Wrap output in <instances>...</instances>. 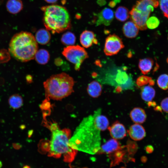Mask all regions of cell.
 <instances>
[{
    "label": "cell",
    "mask_w": 168,
    "mask_h": 168,
    "mask_svg": "<svg viewBox=\"0 0 168 168\" xmlns=\"http://www.w3.org/2000/svg\"><path fill=\"white\" fill-rule=\"evenodd\" d=\"M100 131L95 126L93 115L84 118L69 140L73 149L89 154L98 153L101 146Z\"/></svg>",
    "instance_id": "1"
},
{
    "label": "cell",
    "mask_w": 168,
    "mask_h": 168,
    "mask_svg": "<svg viewBox=\"0 0 168 168\" xmlns=\"http://www.w3.org/2000/svg\"><path fill=\"white\" fill-rule=\"evenodd\" d=\"M38 48V43L34 35L30 32L22 31L12 37L9 50L16 59L26 62L34 58Z\"/></svg>",
    "instance_id": "2"
},
{
    "label": "cell",
    "mask_w": 168,
    "mask_h": 168,
    "mask_svg": "<svg viewBox=\"0 0 168 168\" xmlns=\"http://www.w3.org/2000/svg\"><path fill=\"white\" fill-rule=\"evenodd\" d=\"M74 82L66 73L52 75L43 83L46 98L58 100L68 96L73 92Z\"/></svg>",
    "instance_id": "3"
},
{
    "label": "cell",
    "mask_w": 168,
    "mask_h": 168,
    "mask_svg": "<svg viewBox=\"0 0 168 168\" xmlns=\"http://www.w3.org/2000/svg\"><path fill=\"white\" fill-rule=\"evenodd\" d=\"M42 10L44 12V25L53 33H60L71 27L70 16L64 7L53 5L43 7Z\"/></svg>",
    "instance_id": "4"
},
{
    "label": "cell",
    "mask_w": 168,
    "mask_h": 168,
    "mask_svg": "<svg viewBox=\"0 0 168 168\" xmlns=\"http://www.w3.org/2000/svg\"><path fill=\"white\" fill-rule=\"evenodd\" d=\"M51 133V137L49 147V155L50 156L58 158L63 155L66 156L74 155L77 151L72 149L70 146L69 140L71 137L69 129H60L57 124L51 123L49 126Z\"/></svg>",
    "instance_id": "5"
},
{
    "label": "cell",
    "mask_w": 168,
    "mask_h": 168,
    "mask_svg": "<svg viewBox=\"0 0 168 168\" xmlns=\"http://www.w3.org/2000/svg\"><path fill=\"white\" fill-rule=\"evenodd\" d=\"M159 5L157 0H138L129 12L130 18L141 30H146V21L151 12Z\"/></svg>",
    "instance_id": "6"
},
{
    "label": "cell",
    "mask_w": 168,
    "mask_h": 168,
    "mask_svg": "<svg viewBox=\"0 0 168 168\" xmlns=\"http://www.w3.org/2000/svg\"><path fill=\"white\" fill-rule=\"evenodd\" d=\"M66 59L74 65L75 69L79 71L84 61L88 57L84 47L79 45H73L65 47L62 52Z\"/></svg>",
    "instance_id": "7"
},
{
    "label": "cell",
    "mask_w": 168,
    "mask_h": 168,
    "mask_svg": "<svg viewBox=\"0 0 168 168\" xmlns=\"http://www.w3.org/2000/svg\"><path fill=\"white\" fill-rule=\"evenodd\" d=\"M124 47L121 39L114 34L106 38L104 51L106 55L111 56L117 54Z\"/></svg>",
    "instance_id": "8"
},
{
    "label": "cell",
    "mask_w": 168,
    "mask_h": 168,
    "mask_svg": "<svg viewBox=\"0 0 168 168\" xmlns=\"http://www.w3.org/2000/svg\"><path fill=\"white\" fill-rule=\"evenodd\" d=\"M96 26L103 25H110L114 18V13L111 9L105 7L96 15Z\"/></svg>",
    "instance_id": "9"
},
{
    "label": "cell",
    "mask_w": 168,
    "mask_h": 168,
    "mask_svg": "<svg viewBox=\"0 0 168 168\" xmlns=\"http://www.w3.org/2000/svg\"><path fill=\"white\" fill-rule=\"evenodd\" d=\"M110 133L113 138L121 139L126 135V131L124 126L122 124L116 122L108 128Z\"/></svg>",
    "instance_id": "10"
},
{
    "label": "cell",
    "mask_w": 168,
    "mask_h": 168,
    "mask_svg": "<svg viewBox=\"0 0 168 168\" xmlns=\"http://www.w3.org/2000/svg\"><path fill=\"white\" fill-rule=\"evenodd\" d=\"M100 110H97L93 114V123L95 127L99 131H104L108 127L109 121L107 118L100 114Z\"/></svg>",
    "instance_id": "11"
},
{
    "label": "cell",
    "mask_w": 168,
    "mask_h": 168,
    "mask_svg": "<svg viewBox=\"0 0 168 168\" xmlns=\"http://www.w3.org/2000/svg\"><path fill=\"white\" fill-rule=\"evenodd\" d=\"M128 133L130 138L135 141H139L143 139L146 133L143 127L138 124L132 125L128 131Z\"/></svg>",
    "instance_id": "12"
},
{
    "label": "cell",
    "mask_w": 168,
    "mask_h": 168,
    "mask_svg": "<svg viewBox=\"0 0 168 168\" xmlns=\"http://www.w3.org/2000/svg\"><path fill=\"white\" fill-rule=\"evenodd\" d=\"M80 40L83 47L86 48L91 47L93 44L98 43L94 33L88 30H85L82 32L80 36Z\"/></svg>",
    "instance_id": "13"
},
{
    "label": "cell",
    "mask_w": 168,
    "mask_h": 168,
    "mask_svg": "<svg viewBox=\"0 0 168 168\" xmlns=\"http://www.w3.org/2000/svg\"><path fill=\"white\" fill-rule=\"evenodd\" d=\"M138 27L132 21L126 22L123 25L122 31L125 36L129 38H135L139 32Z\"/></svg>",
    "instance_id": "14"
},
{
    "label": "cell",
    "mask_w": 168,
    "mask_h": 168,
    "mask_svg": "<svg viewBox=\"0 0 168 168\" xmlns=\"http://www.w3.org/2000/svg\"><path fill=\"white\" fill-rule=\"evenodd\" d=\"M130 116L133 122L138 124L144 123L147 118L146 114L144 110L139 107L133 108L130 112Z\"/></svg>",
    "instance_id": "15"
},
{
    "label": "cell",
    "mask_w": 168,
    "mask_h": 168,
    "mask_svg": "<svg viewBox=\"0 0 168 168\" xmlns=\"http://www.w3.org/2000/svg\"><path fill=\"white\" fill-rule=\"evenodd\" d=\"M120 146L117 140L112 138L100 146L98 153H110L119 149Z\"/></svg>",
    "instance_id": "16"
},
{
    "label": "cell",
    "mask_w": 168,
    "mask_h": 168,
    "mask_svg": "<svg viewBox=\"0 0 168 168\" xmlns=\"http://www.w3.org/2000/svg\"><path fill=\"white\" fill-rule=\"evenodd\" d=\"M35 37L37 43L41 45L46 44L51 39L50 34L46 29H41L38 30Z\"/></svg>",
    "instance_id": "17"
},
{
    "label": "cell",
    "mask_w": 168,
    "mask_h": 168,
    "mask_svg": "<svg viewBox=\"0 0 168 168\" xmlns=\"http://www.w3.org/2000/svg\"><path fill=\"white\" fill-rule=\"evenodd\" d=\"M87 92L89 95L93 98H97L101 95L102 86L97 81H94L89 83L87 88Z\"/></svg>",
    "instance_id": "18"
},
{
    "label": "cell",
    "mask_w": 168,
    "mask_h": 168,
    "mask_svg": "<svg viewBox=\"0 0 168 168\" xmlns=\"http://www.w3.org/2000/svg\"><path fill=\"white\" fill-rule=\"evenodd\" d=\"M153 64L154 61L152 59L146 58L139 60L138 67L141 72L146 75L151 71Z\"/></svg>",
    "instance_id": "19"
},
{
    "label": "cell",
    "mask_w": 168,
    "mask_h": 168,
    "mask_svg": "<svg viewBox=\"0 0 168 168\" xmlns=\"http://www.w3.org/2000/svg\"><path fill=\"white\" fill-rule=\"evenodd\" d=\"M6 7L9 12L16 14L22 10L23 5L21 0H8L6 3Z\"/></svg>",
    "instance_id": "20"
},
{
    "label": "cell",
    "mask_w": 168,
    "mask_h": 168,
    "mask_svg": "<svg viewBox=\"0 0 168 168\" xmlns=\"http://www.w3.org/2000/svg\"><path fill=\"white\" fill-rule=\"evenodd\" d=\"M155 94L154 89L150 85L142 86L141 88V97L145 101H151L154 98Z\"/></svg>",
    "instance_id": "21"
},
{
    "label": "cell",
    "mask_w": 168,
    "mask_h": 168,
    "mask_svg": "<svg viewBox=\"0 0 168 168\" xmlns=\"http://www.w3.org/2000/svg\"><path fill=\"white\" fill-rule=\"evenodd\" d=\"M36 62L41 65L47 63L50 59V55L48 51L44 49H40L37 51L35 58Z\"/></svg>",
    "instance_id": "22"
},
{
    "label": "cell",
    "mask_w": 168,
    "mask_h": 168,
    "mask_svg": "<svg viewBox=\"0 0 168 168\" xmlns=\"http://www.w3.org/2000/svg\"><path fill=\"white\" fill-rule=\"evenodd\" d=\"M116 18L121 22H124L129 17V12L126 7L120 6L117 8L115 12Z\"/></svg>",
    "instance_id": "23"
},
{
    "label": "cell",
    "mask_w": 168,
    "mask_h": 168,
    "mask_svg": "<svg viewBox=\"0 0 168 168\" xmlns=\"http://www.w3.org/2000/svg\"><path fill=\"white\" fill-rule=\"evenodd\" d=\"M10 106L14 109H18L23 104V100L22 97L17 94L11 96L8 100Z\"/></svg>",
    "instance_id": "24"
},
{
    "label": "cell",
    "mask_w": 168,
    "mask_h": 168,
    "mask_svg": "<svg viewBox=\"0 0 168 168\" xmlns=\"http://www.w3.org/2000/svg\"><path fill=\"white\" fill-rule=\"evenodd\" d=\"M61 41L63 44L67 46L73 45L75 43L76 37L73 33L67 31L62 35Z\"/></svg>",
    "instance_id": "25"
},
{
    "label": "cell",
    "mask_w": 168,
    "mask_h": 168,
    "mask_svg": "<svg viewBox=\"0 0 168 168\" xmlns=\"http://www.w3.org/2000/svg\"><path fill=\"white\" fill-rule=\"evenodd\" d=\"M157 83L161 89L166 90L168 89V75L164 74L161 75L158 77Z\"/></svg>",
    "instance_id": "26"
},
{
    "label": "cell",
    "mask_w": 168,
    "mask_h": 168,
    "mask_svg": "<svg viewBox=\"0 0 168 168\" xmlns=\"http://www.w3.org/2000/svg\"><path fill=\"white\" fill-rule=\"evenodd\" d=\"M128 78V75L126 72L119 71L116 76L115 80L118 84L124 85L127 83Z\"/></svg>",
    "instance_id": "27"
},
{
    "label": "cell",
    "mask_w": 168,
    "mask_h": 168,
    "mask_svg": "<svg viewBox=\"0 0 168 168\" xmlns=\"http://www.w3.org/2000/svg\"><path fill=\"white\" fill-rule=\"evenodd\" d=\"M146 24L147 28L151 29H153L159 26L160 21L156 17L153 16L148 18Z\"/></svg>",
    "instance_id": "28"
},
{
    "label": "cell",
    "mask_w": 168,
    "mask_h": 168,
    "mask_svg": "<svg viewBox=\"0 0 168 168\" xmlns=\"http://www.w3.org/2000/svg\"><path fill=\"white\" fill-rule=\"evenodd\" d=\"M152 82L151 78L144 75L139 77L136 80V84L139 86H143L148 83L152 84Z\"/></svg>",
    "instance_id": "29"
},
{
    "label": "cell",
    "mask_w": 168,
    "mask_h": 168,
    "mask_svg": "<svg viewBox=\"0 0 168 168\" xmlns=\"http://www.w3.org/2000/svg\"><path fill=\"white\" fill-rule=\"evenodd\" d=\"M158 2L164 16L168 19V0H159Z\"/></svg>",
    "instance_id": "30"
},
{
    "label": "cell",
    "mask_w": 168,
    "mask_h": 168,
    "mask_svg": "<svg viewBox=\"0 0 168 168\" xmlns=\"http://www.w3.org/2000/svg\"><path fill=\"white\" fill-rule=\"evenodd\" d=\"M162 110L166 113H168V97L163 99L161 103Z\"/></svg>",
    "instance_id": "31"
},
{
    "label": "cell",
    "mask_w": 168,
    "mask_h": 168,
    "mask_svg": "<svg viewBox=\"0 0 168 168\" xmlns=\"http://www.w3.org/2000/svg\"><path fill=\"white\" fill-rule=\"evenodd\" d=\"M13 147L16 149H19L21 147V145L18 143H13L12 144Z\"/></svg>",
    "instance_id": "32"
},
{
    "label": "cell",
    "mask_w": 168,
    "mask_h": 168,
    "mask_svg": "<svg viewBox=\"0 0 168 168\" xmlns=\"http://www.w3.org/2000/svg\"><path fill=\"white\" fill-rule=\"evenodd\" d=\"M97 3L99 5L103 6L106 3L105 0H97Z\"/></svg>",
    "instance_id": "33"
},
{
    "label": "cell",
    "mask_w": 168,
    "mask_h": 168,
    "mask_svg": "<svg viewBox=\"0 0 168 168\" xmlns=\"http://www.w3.org/2000/svg\"><path fill=\"white\" fill-rule=\"evenodd\" d=\"M116 5V3L113 1H110L109 3V6L112 7H115Z\"/></svg>",
    "instance_id": "34"
},
{
    "label": "cell",
    "mask_w": 168,
    "mask_h": 168,
    "mask_svg": "<svg viewBox=\"0 0 168 168\" xmlns=\"http://www.w3.org/2000/svg\"><path fill=\"white\" fill-rule=\"evenodd\" d=\"M46 2L49 3H54L56 2L58 0H44Z\"/></svg>",
    "instance_id": "35"
},
{
    "label": "cell",
    "mask_w": 168,
    "mask_h": 168,
    "mask_svg": "<svg viewBox=\"0 0 168 168\" xmlns=\"http://www.w3.org/2000/svg\"><path fill=\"white\" fill-rule=\"evenodd\" d=\"M153 150V148L152 147H148V149H147V152H152Z\"/></svg>",
    "instance_id": "36"
},
{
    "label": "cell",
    "mask_w": 168,
    "mask_h": 168,
    "mask_svg": "<svg viewBox=\"0 0 168 168\" xmlns=\"http://www.w3.org/2000/svg\"><path fill=\"white\" fill-rule=\"evenodd\" d=\"M121 0H113V1L116 4L120 2Z\"/></svg>",
    "instance_id": "37"
},
{
    "label": "cell",
    "mask_w": 168,
    "mask_h": 168,
    "mask_svg": "<svg viewBox=\"0 0 168 168\" xmlns=\"http://www.w3.org/2000/svg\"><path fill=\"white\" fill-rule=\"evenodd\" d=\"M23 168H30V166H28L26 165L24 166Z\"/></svg>",
    "instance_id": "38"
},
{
    "label": "cell",
    "mask_w": 168,
    "mask_h": 168,
    "mask_svg": "<svg viewBox=\"0 0 168 168\" xmlns=\"http://www.w3.org/2000/svg\"><path fill=\"white\" fill-rule=\"evenodd\" d=\"M2 166V164L1 161H0V168H1Z\"/></svg>",
    "instance_id": "39"
},
{
    "label": "cell",
    "mask_w": 168,
    "mask_h": 168,
    "mask_svg": "<svg viewBox=\"0 0 168 168\" xmlns=\"http://www.w3.org/2000/svg\"><path fill=\"white\" fill-rule=\"evenodd\" d=\"M120 168H126L125 167H121Z\"/></svg>",
    "instance_id": "40"
},
{
    "label": "cell",
    "mask_w": 168,
    "mask_h": 168,
    "mask_svg": "<svg viewBox=\"0 0 168 168\" xmlns=\"http://www.w3.org/2000/svg\"><path fill=\"white\" fill-rule=\"evenodd\" d=\"M167 61H168V60H167Z\"/></svg>",
    "instance_id": "41"
},
{
    "label": "cell",
    "mask_w": 168,
    "mask_h": 168,
    "mask_svg": "<svg viewBox=\"0 0 168 168\" xmlns=\"http://www.w3.org/2000/svg\"></svg>",
    "instance_id": "42"
}]
</instances>
